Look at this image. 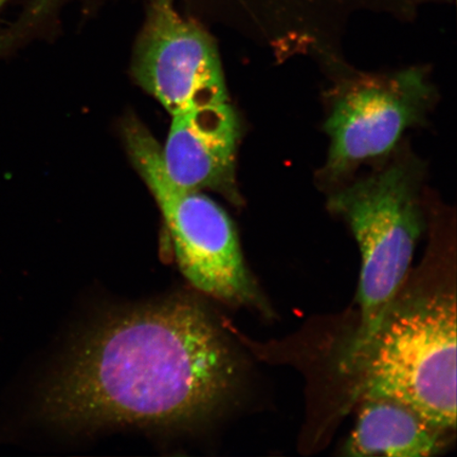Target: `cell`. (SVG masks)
<instances>
[{"label":"cell","mask_w":457,"mask_h":457,"mask_svg":"<svg viewBox=\"0 0 457 457\" xmlns=\"http://www.w3.org/2000/svg\"><path fill=\"white\" fill-rule=\"evenodd\" d=\"M238 139V120L228 101L175 114L162 146L164 169L186 190L220 193L239 204Z\"/></svg>","instance_id":"cell-7"},{"label":"cell","mask_w":457,"mask_h":457,"mask_svg":"<svg viewBox=\"0 0 457 457\" xmlns=\"http://www.w3.org/2000/svg\"><path fill=\"white\" fill-rule=\"evenodd\" d=\"M239 364L202 300L174 295L91 323L39 394L46 422L72 434L196 430L236 390Z\"/></svg>","instance_id":"cell-1"},{"label":"cell","mask_w":457,"mask_h":457,"mask_svg":"<svg viewBox=\"0 0 457 457\" xmlns=\"http://www.w3.org/2000/svg\"><path fill=\"white\" fill-rule=\"evenodd\" d=\"M131 76L171 117L228 101L214 38L174 0H152L137 38Z\"/></svg>","instance_id":"cell-6"},{"label":"cell","mask_w":457,"mask_h":457,"mask_svg":"<svg viewBox=\"0 0 457 457\" xmlns=\"http://www.w3.org/2000/svg\"><path fill=\"white\" fill-rule=\"evenodd\" d=\"M434 96L421 68L342 84L325 124L330 147L324 184H338L360 163L391 151L405 129L425 119Z\"/></svg>","instance_id":"cell-5"},{"label":"cell","mask_w":457,"mask_h":457,"mask_svg":"<svg viewBox=\"0 0 457 457\" xmlns=\"http://www.w3.org/2000/svg\"><path fill=\"white\" fill-rule=\"evenodd\" d=\"M8 0H0V12H2L4 4H7Z\"/></svg>","instance_id":"cell-10"},{"label":"cell","mask_w":457,"mask_h":457,"mask_svg":"<svg viewBox=\"0 0 457 457\" xmlns=\"http://www.w3.org/2000/svg\"><path fill=\"white\" fill-rule=\"evenodd\" d=\"M328 205L331 212L346 220L361 253L360 321L342 363L367 345L407 276L424 230L419 175L412 163L397 160L342 188L330 197Z\"/></svg>","instance_id":"cell-4"},{"label":"cell","mask_w":457,"mask_h":457,"mask_svg":"<svg viewBox=\"0 0 457 457\" xmlns=\"http://www.w3.org/2000/svg\"><path fill=\"white\" fill-rule=\"evenodd\" d=\"M355 428L343 447L347 456L428 457L441 453L448 432L413 409L388 398L365 399Z\"/></svg>","instance_id":"cell-8"},{"label":"cell","mask_w":457,"mask_h":457,"mask_svg":"<svg viewBox=\"0 0 457 457\" xmlns=\"http://www.w3.org/2000/svg\"><path fill=\"white\" fill-rule=\"evenodd\" d=\"M65 2L67 0H32L29 8H30L34 17H37L39 21H45Z\"/></svg>","instance_id":"cell-9"},{"label":"cell","mask_w":457,"mask_h":457,"mask_svg":"<svg viewBox=\"0 0 457 457\" xmlns=\"http://www.w3.org/2000/svg\"><path fill=\"white\" fill-rule=\"evenodd\" d=\"M351 399L388 398L445 432L456 428V299L445 291L396 298L361 350L342 363Z\"/></svg>","instance_id":"cell-2"},{"label":"cell","mask_w":457,"mask_h":457,"mask_svg":"<svg viewBox=\"0 0 457 457\" xmlns=\"http://www.w3.org/2000/svg\"><path fill=\"white\" fill-rule=\"evenodd\" d=\"M120 130L131 163L155 199L188 284L228 305L270 312L226 211L204 192L186 190L170 180L162 145L136 114L129 113Z\"/></svg>","instance_id":"cell-3"}]
</instances>
